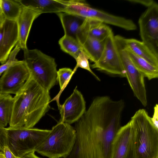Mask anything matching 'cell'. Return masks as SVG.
Returning <instances> with one entry per match:
<instances>
[{"mask_svg": "<svg viewBox=\"0 0 158 158\" xmlns=\"http://www.w3.org/2000/svg\"><path fill=\"white\" fill-rule=\"evenodd\" d=\"M125 102L107 96L95 98L75 123L76 139L84 158H110L112 143L121 127Z\"/></svg>", "mask_w": 158, "mask_h": 158, "instance_id": "1", "label": "cell"}, {"mask_svg": "<svg viewBox=\"0 0 158 158\" xmlns=\"http://www.w3.org/2000/svg\"><path fill=\"white\" fill-rule=\"evenodd\" d=\"M9 127L33 128L49 110L51 100L48 91L30 76L15 94Z\"/></svg>", "mask_w": 158, "mask_h": 158, "instance_id": "2", "label": "cell"}, {"mask_svg": "<svg viewBox=\"0 0 158 158\" xmlns=\"http://www.w3.org/2000/svg\"><path fill=\"white\" fill-rule=\"evenodd\" d=\"M134 134L135 158H158V129L144 109L137 110L130 120Z\"/></svg>", "mask_w": 158, "mask_h": 158, "instance_id": "3", "label": "cell"}, {"mask_svg": "<svg viewBox=\"0 0 158 158\" xmlns=\"http://www.w3.org/2000/svg\"><path fill=\"white\" fill-rule=\"evenodd\" d=\"M76 136L74 127L71 124L58 122L35 152L49 158H64L72 150Z\"/></svg>", "mask_w": 158, "mask_h": 158, "instance_id": "4", "label": "cell"}, {"mask_svg": "<svg viewBox=\"0 0 158 158\" xmlns=\"http://www.w3.org/2000/svg\"><path fill=\"white\" fill-rule=\"evenodd\" d=\"M24 60L33 79L49 91L57 82V64L55 59L37 49L23 50Z\"/></svg>", "mask_w": 158, "mask_h": 158, "instance_id": "5", "label": "cell"}, {"mask_svg": "<svg viewBox=\"0 0 158 158\" xmlns=\"http://www.w3.org/2000/svg\"><path fill=\"white\" fill-rule=\"evenodd\" d=\"M7 146L16 157L21 158L35 149L45 139L51 130L24 127L6 128Z\"/></svg>", "mask_w": 158, "mask_h": 158, "instance_id": "6", "label": "cell"}, {"mask_svg": "<svg viewBox=\"0 0 158 158\" xmlns=\"http://www.w3.org/2000/svg\"><path fill=\"white\" fill-rule=\"evenodd\" d=\"M124 37L120 35L114 36L118 51L125 72L126 77L134 96L144 106L148 105L144 77L136 68L126 49Z\"/></svg>", "mask_w": 158, "mask_h": 158, "instance_id": "7", "label": "cell"}, {"mask_svg": "<svg viewBox=\"0 0 158 158\" xmlns=\"http://www.w3.org/2000/svg\"><path fill=\"white\" fill-rule=\"evenodd\" d=\"M142 42L158 56V4L156 2L147 7L139 19Z\"/></svg>", "mask_w": 158, "mask_h": 158, "instance_id": "8", "label": "cell"}, {"mask_svg": "<svg viewBox=\"0 0 158 158\" xmlns=\"http://www.w3.org/2000/svg\"><path fill=\"white\" fill-rule=\"evenodd\" d=\"M92 69L108 74L125 77L123 68L112 32L105 40L102 53L95 63L91 65Z\"/></svg>", "mask_w": 158, "mask_h": 158, "instance_id": "9", "label": "cell"}, {"mask_svg": "<svg viewBox=\"0 0 158 158\" xmlns=\"http://www.w3.org/2000/svg\"><path fill=\"white\" fill-rule=\"evenodd\" d=\"M25 61L19 60L5 71L0 78V93L16 94L30 76Z\"/></svg>", "mask_w": 158, "mask_h": 158, "instance_id": "10", "label": "cell"}, {"mask_svg": "<svg viewBox=\"0 0 158 158\" xmlns=\"http://www.w3.org/2000/svg\"><path fill=\"white\" fill-rule=\"evenodd\" d=\"M77 88L63 104L57 105L60 115L59 122L71 124L77 121L85 112V101Z\"/></svg>", "mask_w": 158, "mask_h": 158, "instance_id": "11", "label": "cell"}, {"mask_svg": "<svg viewBox=\"0 0 158 158\" xmlns=\"http://www.w3.org/2000/svg\"><path fill=\"white\" fill-rule=\"evenodd\" d=\"M110 158H135L130 121L121 127L117 132L112 143Z\"/></svg>", "mask_w": 158, "mask_h": 158, "instance_id": "12", "label": "cell"}, {"mask_svg": "<svg viewBox=\"0 0 158 158\" xmlns=\"http://www.w3.org/2000/svg\"><path fill=\"white\" fill-rule=\"evenodd\" d=\"M18 40L16 22L5 19L0 26V63L2 64L7 60Z\"/></svg>", "mask_w": 158, "mask_h": 158, "instance_id": "13", "label": "cell"}, {"mask_svg": "<svg viewBox=\"0 0 158 158\" xmlns=\"http://www.w3.org/2000/svg\"><path fill=\"white\" fill-rule=\"evenodd\" d=\"M41 14L32 7L22 5L21 12L16 21L18 30L16 44L23 50L27 48V41L33 22Z\"/></svg>", "mask_w": 158, "mask_h": 158, "instance_id": "14", "label": "cell"}, {"mask_svg": "<svg viewBox=\"0 0 158 158\" xmlns=\"http://www.w3.org/2000/svg\"><path fill=\"white\" fill-rule=\"evenodd\" d=\"M112 32L111 28L106 24L94 19L85 18L82 25L77 40L79 42L82 37L89 36L103 41Z\"/></svg>", "mask_w": 158, "mask_h": 158, "instance_id": "15", "label": "cell"}, {"mask_svg": "<svg viewBox=\"0 0 158 158\" xmlns=\"http://www.w3.org/2000/svg\"><path fill=\"white\" fill-rule=\"evenodd\" d=\"M56 14L60 19L64 35L69 36L78 41V37L85 18L64 12Z\"/></svg>", "mask_w": 158, "mask_h": 158, "instance_id": "16", "label": "cell"}, {"mask_svg": "<svg viewBox=\"0 0 158 158\" xmlns=\"http://www.w3.org/2000/svg\"><path fill=\"white\" fill-rule=\"evenodd\" d=\"M24 6L32 7L41 12L55 13L63 12L66 6L65 0H20Z\"/></svg>", "mask_w": 158, "mask_h": 158, "instance_id": "17", "label": "cell"}, {"mask_svg": "<svg viewBox=\"0 0 158 158\" xmlns=\"http://www.w3.org/2000/svg\"><path fill=\"white\" fill-rule=\"evenodd\" d=\"M105 41L86 36L81 38L79 43L89 60L95 63L98 60L102 53Z\"/></svg>", "mask_w": 158, "mask_h": 158, "instance_id": "18", "label": "cell"}, {"mask_svg": "<svg viewBox=\"0 0 158 158\" xmlns=\"http://www.w3.org/2000/svg\"><path fill=\"white\" fill-rule=\"evenodd\" d=\"M124 41L126 48L152 64L158 67V56L143 42L134 39L124 38Z\"/></svg>", "mask_w": 158, "mask_h": 158, "instance_id": "19", "label": "cell"}, {"mask_svg": "<svg viewBox=\"0 0 158 158\" xmlns=\"http://www.w3.org/2000/svg\"><path fill=\"white\" fill-rule=\"evenodd\" d=\"M126 48L134 64L144 77L149 80L158 78V67L152 64Z\"/></svg>", "mask_w": 158, "mask_h": 158, "instance_id": "20", "label": "cell"}, {"mask_svg": "<svg viewBox=\"0 0 158 158\" xmlns=\"http://www.w3.org/2000/svg\"><path fill=\"white\" fill-rule=\"evenodd\" d=\"M14 98L10 94L0 93V126L5 127L11 118Z\"/></svg>", "mask_w": 158, "mask_h": 158, "instance_id": "21", "label": "cell"}, {"mask_svg": "<svg viewBox=\"0 0 158 158\" xmlns=\"http://www.w3.org/2000/svg\"><path fill=\"white\" fill-rule=\"evenodd\" d=\"M2 12L5 19L16 21L22 5L20 0H1Z\"/></svg>", "mask_w": 158, "mask_h": 158, "instance_id": "22", "label": "cell"}, {"mask_svg": "<svg viewBox=\"0 0 158 158\" xmlns=\"http://www.w3.org/2000/svg\"><path fill=\"white\" fill-rule=\"evenodd\" d=\"M61 49L69 54L75 59L82 50L79 43L73 38L64 35L59 41Z\"/></svg>", "mask_w": 158, "mask_h": 158, "instance_id": "23", "label": "cell"}, {"mask_svg": "<svg viewBox=\"0 0 158 158\" xmlns=\"http://www.w3.org/2000/svg\"><path fill=\"white\" fill-rule=\"evenodd\" d=\"M77 69L75 67L73 70L69 68H64L60 69L57 71V81L59 85L60 91L56 96L51 100L50 102L53 101H56L57 105L60 104L59 98L60 95L68 85Z\"/></svg>", "mask_w": 158, "mask_h": 158, "instance_id": "24", "label": "cell"}, {"mask_svg": "<svg viewBox=\"0 0 158 158\" xmlns=\"http://www.w3.org/2000/svg\"><path fill=\"white\" fill-rule=\"evenodd\" d=\"M20 49L19 46L16 44L14 48L11 51L7 61L0 66V76L10 66L19 61L16 59V56Z\"/></svg>", "mask_w": 158, "mask_h": 158, "instance_id": "25", "label": "cell"}, {"mask_svg": "<svg viewBox=\"0 0 158 158\" xmlns=\"http://www.w3.org/2000/svg\"><path fill=\"white\" fill-rule=\"evenodd\" d=\"M77 64L75 67L85 69L91 73L98 80L100 81L99 78L93 72L89 64V59L84 52L82 50L75 59Z\"/></svg>", "mask_w": 158, "mask_h": 158, "instance_id": "26", "label": "cell"}, {"mask_svg": "<svg viewBox=\"0 0 158 158\" xmlns=\"http://www.w3.org/2000/svg\"><path fill=\"white\" fill-rule=\"evenodd\" d=\"M7 135L6 128L0 126V154H3L4 148L7 146Z\"/></svg>", "mask_w": 158, "mask_h": 158, "instance_id": "27", "label": "cell"}, {"mask_svg": "<svg viewBox=\"0 0 158 158\" xmlns=\"http://www.w3.org/2000/svg\"><path fill=\"white\" fill-rule=\"evenodd\" d=\"M151 120L155 127L158 129V105L156 104L154 108V112Z\"/></svg>", "mask_w": 158, "mask_h": 158, "instance_id": "28", "label": "cell"}, {"mask_svg": "<svg viewBox=\"0 0 158 158\" xmlns=\"http://www.w3.org/2000/svg\"><path fill=\"white\" fill-rule=\"evenodd\" d=\"M127 1L134 3L141 4L147 7L152 5L155 2L154 1L152 0H128Z\"/></svg>", "mask_w": 158, "mask_h": 158, "instance_id": "29", "label": "cell"}, {"mask_svg": "<svg viewBox=\"0 0 158 158\" xmlns=\"http://www.w3.org/2000/svg\"><path fill=\"white\" fill-rule=\"evenodd\" d=\"M3 155L5 158H19L15 156L7 146L4 148Z\"/></svg>", "mask_w": 158, "mask_h": 158, "instance_id": "30", "label": "cell"}, {"mask_svg": "<svg viewBox=\"0 0 158 158\" xmlns=\"http://www.w3.org/2000/svg\"><path fill=\"white\" fill-rule=\"evenodd\" d=\"M35 152L34 151H32L26 154L21 158H41L35 154Z\"/></svg>", "mask_w": 158, "mask_h": 158, "instance_id": "31", "label": "cell"}, {"mask_svg": "<svg viewBox=\"0 0 158 158\" xmlns=\"http://www.w3.org/2000/svg\"><path fill=\"white\" fill-rule=\"evenodd\" d=\"M5 19L4 16L1 13L0 14V26L1 25L2 23H3Z\"/></svg>", "mask_w": 158, "mask_h": 158, "instance_id": "32", "label": "cell"}, {"mask_svg": "<svg viewBox=\"0 0 158 158\" xmlns=\"http://www.w3.org/2000/svg\"><path fill=\"white\" fill-rule=\"evenodd\" d=\"M0 158H5L3 154H0Z\"/></svg>", "mask_w": 158, "mask_h": 158, "instance_id": "33", "label": "cell"}, {"mask_svg": "<svg viewBox=\"0 0 158 158\" xmlns=\"http://www.w3.org/2000/svg\"><path fill=\"white\" fill-rule=\"evenodd\" d=\"M1 0H0V14L1 13H2L1 9Z\"/></svg>", "mask_w": 158, "mask_h": 158, "instance_id": "34", "label": "cell"}]
</instances>
